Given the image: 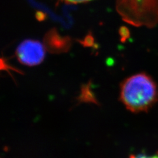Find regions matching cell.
I'll use <instances>...</instances> for the list:
<instances>
[{
	"mask_svg": "<svg viewBox=\"0 0 158 158\" xmlns=\"http://www.w3.org/2000/svg\"><path fill=\"white\" fill-rule=\"evenodd\" d=\"M120 99L131 112L148 111L158 102L157 85L145 73L133 75L121 85Z\"/></svg>",
	"mask_w": 158,
	"mask_h": 158,
	"instance_id": "cell-1",
	"label": "cell"
},
{
	"mask_svg": "<svg viewBox=\"0 0 158 158\" xmlns=\"http://www.w3.org/2000/svg\"><path fill=\"white\" fill-rule=\"evenodd\" d=\"M116 8L132 25L152 28L158 23V0H117Z\"/></svg>",
	"mask_w": 158,
	"mask_h": 158,
	"instance_id": "cell-2",
	"label": "cell"
},
{
	"mask_svg": "<svg viewBox=\"0 0 158 158\" xmlns=\"http://www.w3.org/2000/svg\"><path fill=\"white\" fill-rule=\"evenodd\" d=\"M45 47L38 40H27L17 48L15 55L21 64L34 66L40 64L45 56Z\"/></svg>",
	"mask_w": 158,
	"mask_h": 158,
	"instance_id": "cell-3",
	"label": "cell"
},
{
	"mask_svg": "<svg viewBox=\"0 0 158 158\" xmlns=\"http://www.w3.org/2000/svg\"><path fill=\"white\" fill-rule=\"evenodd\" d=\"M71 40L69 37L60 36L55 29L49 31L44 38L46 49L53 53L65 52L69 49Z\"/></svg>",
	"mask_w": 158,
	"mask_h": 158,
	"instance_id": "cell-4",
	"label": "cell"
},
{
	"mask_svg": "<svg viewBox=\"0 0 158 158\" xmlns=\"http://www.w3.org/2000/svg\"><path fill=\"white\" fill-rule=\"evenodd\" d=\"M90 85H84L81 87V95L79 97V101L80 102H91L97 103L96 98L93 95V93L90 90Z\"/></svg>",
	"mask_w": 158,
	"mask_h": 158,
	"instance_id": "cell-5",
	"label": "cell"
},
{
	"mask_svg": "<svg viewBox=\"0 0 158 158\" xmlns=\"http://www.w3.org/2000/svg\"><path fill=\"white\" fill-rule=\"evenodd\" d=\"M119 34L121 36V41L125 42L127 39L130 38V31L125 27H121L119 30Z\"/></svg>",
	"mask_w": 158,
	"mask_h": 158,
	"instance_id": "cell-6",
	"label": "cell"
},
{
	"mask_svg": "<svg viewBox=\"0 0 158 158\" xmlns=\"http://www.w3.org/2000/svg\"><path fill=\"white\" fill-rule=\"evenodd\" d=\"M80 43L85 47H92L94 45V38L90 34L87 35L85 39L82 40H80Z\"/></svg>",
	"mask_w": 158,
	"mask_h": 158,
	"instance_id": "cell-7",
	"label": "cell"
},
{
	"mask_svg": "<svg viewBox=\"0 0 158 158\" xmlns=\"http://www.w3.org/2000/svg\"><path fill=\"white\" fill-rule=\"evenodd\" d=\"M65 2L68 3H71V4H78V3H81V2H85L91 0H63Z\"/></svg>",
	"mask_w": 158,
	"mask_h": 158,
	"instance_id": "cell-8",
	"label": "cell"
},
{
	"mask_svg": "<svg viewBox=\"0 0 158 158\" xmlns=\"http://www.w3.org/2000/svg\"><path fill=\"white\" fill-rule=\"evenodd\" d=\"M151 158H158V151L155 153V155H153L152 156H151Z\"/></svg>",
	"mask_w": 158,
	"mask_h": 158,
	"instance_id": "cell-9",
	"label": "cell"
}]
</instances>
